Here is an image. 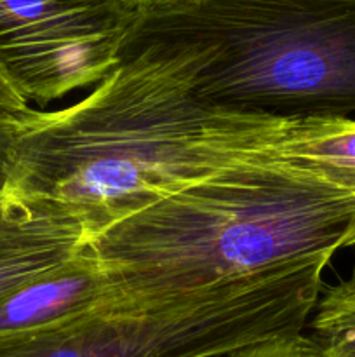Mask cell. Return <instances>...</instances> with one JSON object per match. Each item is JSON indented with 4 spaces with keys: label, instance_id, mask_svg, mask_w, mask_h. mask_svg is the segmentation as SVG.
I'll use <instances>...</instances> for the list:
<instances>
[{
    "label": "cell",
    "instance_id": "cell-1",
    "mask_svg": "<svg viewBox=\"0 0 355 357\" xmlns=\"http://www.w3.org/2000/svg\"><path fill=\"white\" fill-rule=\"evenodd\" d=\"M200 66L194 44L127 42L89 96L28 112L7 188L58 208L90 243L160 199L268 152L285 119L205 101Z\"/></svg>",
    "mask_w": 355,
    "mask_h": 357
},
{
    "label": "cell",
    "instance_id": "cell-7",
    "mask_svg": "<svg viewBox=\"0 0 355 357\" xmlns=\"http://www.w3.org/2000/svg\"><path fill=\"white\" fill-rule=\"evenodd\" d=\"M118 293L87 244L79 257L0 302V337L30 335L90 314Z\"/></svg>",
    "mask_w": 355,
    "mask_h": 357
},
{
    "label": "cell",
    "instance_id": "cell-9",
    "mask_svg": "<svg viewBox=\"0 0 355 357\" xmlns=\"http://www.w3.org/2000/svg\"><path fill=\"white\" fill-rule=\"evenodd\" d=\"M308 338L320 357H355V267L350 278L322 289Z\"/></svg>",
    "mask_w": 355,
    "mask_h": 357
},
{
    "label": "cell",
    "instance_id": "cell-12",
    "mask_svg": "<svg viewBox=\"0 0 355 357\" xmlns=\"http://www.w3.org/2000/svg\"><path fill=\"white\" fill-rule=\"evenodd\" d=\"M30 103L26 98L14 87L9 77L0 70V110L14 112V114H23L30 110Z\"/></svg>",
    "mask_w": 355,
    "mask_h": 357
},
{
    "label": "cell",
    "instance_id": "cell-10",
    "mask_svg": "<svg viewBox=\"0 0 355 357\" xmlns=\"http://www.w3.org/2000/svg\"><path fill=\"white\" fill-rule=\"evenodd\" d=\"M219 357H320L308 335L275 338Z\"/></svg>",
    "mask_w": 355,
    "mask_h": 357
},
{
    "label": "cell",
    "instance_id": "cell-2",
    "mask_svg": "<svg viewBox=\"0 0 355 357\" xmlns=\"http://www.w3.org/2000/svg\"><path fill=\"white\" fill-rule=\"evenodd\" d=\"M89 244L118 289L157 298L333 258L355 246V197L268 150L160 199Z\"/></svg>",
    "mask_w": 355,
    "mask_h": 357
},
{
    "label": "cell",
    "instance_id": "cell-5",
    "mask_svg": "<svg viewBox=\"0 0 355 357\" xmlns=\"http://www.w3.org/2000/svg\"><path fill=\"white\" fill-rule=\"evenodd\" d=\"M138 17L129 0H0V70L40 108L97 86Z\"/></svg>",
    "mask_w": 355,
    "mask_h": 357
},
{
    "label": "cell",
    "instance_id": "cell-11",
    "mask_svg": "<svg viewBox=\"0 0 355 357\" xmlns=\"http://www.w3.org/2000/svg\"><path fill=\"white\" fill-rule=\"evenodd\" d=\"M30 110L23 112V114L0 110V194L9 187L14 146H16L17 136L23 131L24 117Z\"/></svg>",
    "mask_w": 355,
    "mask_h": 357
},
{
    "label": "cell",
    "instance_id": "cell-8",
    "mask_svg": "<svg viewBox=\"0 0 355 357\" xmlns=\"http://www.w3.org/2000/svg\"><path fill=\"white\" fill-rule=\"evenodd\" d=\"M270 153L320 174L355 197V119H285Z\"/></svg>",
    "mask_w": 355,
    "mask_h": 357
},
{
    "label": "cell",
    "instance_id": "cell-3",
    "mask_svg": "<svg viewBox=\"0 0 355 357\" xmlns=\"http://www.w3.org/2000/svg\"><path fill=\"white\" fill-rule=\"evenodd\" d=\"M202 52L209 103L277 119L355 114V0H173L138 10L127 42Z\"/></svg>",
    "mask_w": 355,
    "mask_h": 357
},
{
    "label": "cell",
    "instance_id": "cell-13",
    "mask_svg": "<svg viewBox=\"0 0 355 357\" xmlns=\"http://www.w3.org/2000/svg\"><path fill=\"white\" fill-rule=\"evenodd\" d=\"M129 2H131L138 10H148L153 9V7L166 6V3L173 2V0H129Z\"/></svg>",
    "mask_w": 355,
    "mask_h": 357
},
{
    "label": "cell",
    "instance_id": "cell-6",
    "mask_svg": "<svg viewBox=\"0 0 355 357\" xmlns=\"http://www.w3.org/2000/svg\"><path fill=\"white\" fill-rule=\"evenodd\" d=\"M87 244L68 215L7 188L0 194V302L72 261Z\"/></svg>",
    "mask_w": 355,
    "mask_h": 357
},
{
    "label": "cell",
    "instance_id": "cell-4",
    "mask_svg": "<svg viewBox=\"0 0 355 357\" xmlns=\"http://www.w3.org/2000/svg\"><path fill=\"white\" fill-rule=\"evenodd\" d=\"M329 261L313 258L157 298L118 289L100 309L61 326L0 337V357H219L294 337L315 310Z\"/></svg>",
    "mask_w": 355,
    "mask_h": 357
}]
</instances>
